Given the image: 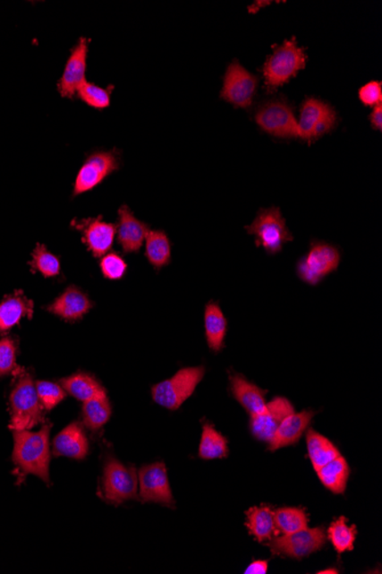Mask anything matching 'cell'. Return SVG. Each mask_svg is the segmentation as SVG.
<instances>
[{
  "label": "cell",
  "instance_id": "1",
  "mask_svg": "<svg viewBox=\"0 0 382 574\" xmlns=\"http://www.w3.org/2000/svg\"><path fill=\"white\" fill-rule=\"evenodd\" d=\"M49 424H45L37 433L15 430L13 462L19 483L24 481L27 475H35L49 485Z\"/></svg>",
  "mask_w": 382,
  "mask_h": 574
},
{
  "label": "cell",
  "instance_id": "2",
  "mask_svg": "<svg viewBox=\"0 0 382 574\" xmlns=\"http://www.w3.org/2000/svg\"><path fill=\"white\" fill-rule=\"evenodd\" d=\"M18 379L11 392V422L10 429L30 430L44 422V407L40 403L38 393L32 376L21 369L16 374Z\"/></svg>",
  "mask_w": 382,
  "mask_h": 574
},
{
  "label": "cell",
  "instance_id": "3",
  "mask_svg": "<svg viewBox=\"0 0 382 574\" xmlns=\"http://www.w3.org/2000/svg\"><path fill=\"white\" fill-rule=\"evenodd\" d=\"M307 55L305 48L299 47L297 39L285 40L275 48L273 55L267 57L261 72L268 93H274L302 69H305Z\"/></svg>",
  "mask_w": 382,
  "mask_h": 574
},
{
  "label": "cell",
  "instance_id": "4",
  "mask_svg": "<svg viewBox=\"0 0 382 574\" xmlns=\"http://www.w3.org/2000/svg\"><path fill=\"white\" fill-rule=\"evenodd\" d=\"M245 231L256 236L257 247L264 248L269 255H277L284 244L294 240L278 207L260 209L256 219L245 227Z\"/></svg>",
  "mask_w": 382,
  "mask_h": 574
},
{
  "label": "cell",
  "instance_id": "5",
  "mask_svg": "<svg viewBox=\"0 0 382 574\" xmlns=\"http://www.w3.org/2000/svg\"><path fill=\"white\" fill-rule=\"evenodd\" d=\"M204 375V366L181 368L171 379L153 385L151 397L156 404L170 411H176L192 396L197 385L202 382Z\"/></svg>",
  "mask_w": 382,
  "mask_h": 574
},
{
  "label": "cell",
  "instance_id": "6",
  "mask_svg": "<svg viewBox=\"0 0 382 574\" xmlns=\"http://www.w3.org/2000/svg\"><path fill=\"white\" fill-rule=\"evenodd\" d=\"M341 253L338 247L323 241L310 242V248L297 264V276L310 286H318L338 270Z\"/></svg>",
  "mask_w": 382,
  "mask_h": 574
},
{
  "label": "cell",
  "instance_id": "7",
  "mask_svg": "<svg viewBox=\"0 0 382 574\" xmlns=\"http://www.w3.org/2000/svg\"><path fill=\"white\" fill-rule=\"evenodd\" d=\"M138 474L134 467H127L112 457L106 458L102 477V495L106 501L121 504L139 498Z\"/></svg>",
  "mask_w": 382,
  "mask_h": 574
},
{
  "label": "cell",
  "instance_id": "8",
  "mask_svg": "<svg viewBox=\"0 0 382 574\" xmlns=\"http://www.w3.org/2000/svg\"><path fill=\"white\" fill-rule=\"evenodd\" d=\"M256 123L266 133L279 139L298 138V121L285 99H273L259 107Z\"/></svg>",
  "mask_w": 382,
  "mask_h": 574
},
{
  "label": "cell",
  "instance_id": "9",
  "mask_svg": "<svg viewBox=\"0 0 382 574\" xmlns=\"http://www.w3.org/2000/svg\"><path fill=\"white\" fill-rule=\"evenodd\" d=\"M327 539V533L323 527H306L290 535L271 539L269 548L274 555L302 560L326 546Z\"/></svg>",
  "mask_w": 382,
  "mask_h": 574
},
{
  "label": "cell",
  "instance_id": "10",
  "mask_svg": "<svg viewBox=\"0 0 382 574\" xmlns=\"http://www.w3.org/2000/svg\"><path fill=\"white\" fill-rule=\"evenodd\" d=\"M258 85V77L246 71L238 60H233L225 73L220 98L235 108H249L253 104Z\"/></svg>",
  "mask_w": 382,
  "mask_h": 574
},
{
  "label": "cell",
  "instance_id": "11",
  "mask_svg": "<svg viewBox=\"0 0 382 574\" xmlns=\"http://www.w3.org/2000/svg\"><path fill=\"white\" fill-rule=\"evenodd\" d=\"M118 169L119 154L117 150L97 151V153L90 154L83 167L78 171L72 195L78 196L94 190Z\"/></svg>",
  "mask_w": 382,
  "mask_h": 574
},
{
  "label": "cell",
  "instance_id": "12",
  "mask_svg": "<svg viewBox=\"0 0 382 574\" xmlns=\"http://www.w3.org/2000/svg\"><path fill=\"white\" fill-rule=\"evenodd\" d=\"M139 499L142 502H155L170 508L175 507L168 482L166 467L163 462L143 466L139 470Z\"/></svg>",
  "mask_w": 382,
  "mask_h": 574
},
{
  "label": "cell",
  "instance_id": "13",
  "mask_svg": "<svg viewBox=\"0 0 382 574\" xmlns=\"http://www.w3.org/2000/svg\"><path fill=\"white\" fill-rule=\"evenodd\" d=\"M293 413H294V407L289 399L284 397L274 398L270 403L266 404L264 412L259 416H250V433L258 441L269 442L282 422Z\"/></svg>",
  "mask_w": 382,
  "mask_h": 574
},
{
  "label": "cell",
  "instance_id": "14",
  "mask_svg": "<svg viewBox=\"0 0 382 574\" xmlns=\"http://www.w3.org/2000/svg\"><path fill=\"white\" fill-rule=\"evenodd\" d=\"M89 40L81 39L80 42L72 50L67 64H65L63 77L57 83V91L63 98L73 99L77 96V90L86 81V68H88Z\"/></svg>",
  "mask_w": 382,
  "mask_h": 574
},
{
  "label": "cell",
  "instance_id": "15",
  "mask_svg": "<svg viewBox=\"0 0 382 574\" xmlns=\"http://www.w3.org/2000/svg\"><path fill=\"white\" fill-rule=\"evenodd\" d=\"M72 227L83 236V242L96 257L105 256L112 249L117 228L106 223L101 217L84 220H72Z\"/></svg>",
  "mask_w": 382,
  "mask_h": 574
},
{
  "label": "cell",
  "instance_id": "16",
  "mask_svg": "<svg viewBox=\"0 0 382 574\" xmlns=\"http://www.w3.org/2000/svg\"><path fill=\"white\" fill-rule=\"evenodd\" d=\"M116 228L118 244L126 253H139L150 231L149 227L139 220L127 206L119 208Z\"/></svg>",
  "mask_w": 382,
  "mask_h": 574
},
{
  "label": "cell",
  "instance_id": "17",
  "mask_svg": "<svg viewBox=\"0 0 382 574\" xmlns=\"http://www.w3.org/2000/svg\"><path fill=\"white\" fill-rule=\"evenodd\" d=\"M229 390L250 416H256L265 411L266 396L268 391L250 382L238 373H230Z\"/></svg>",
  "mask_w": 382,
  "mask_h": 574
},
{
  "label": "cell",
  "instance_id": "18",
  "mask_svg": "<svg viewBox=\"0 0 382 574\" xmlns=\"http://www.w3.org/2000/svg\"><path fill=\"white\" fill-rule=\"evenodd\" d=\"M314 411H302L293 413L287 416L277 429L276 433L269 441V450H277L283 447L297 445L300 438L305 433L311 420L315 416Z\"/></svg>",
  "mask_w": 382,
  "mask_h": 574
},
{
  "label": "cell",
  "instance_id": "19",
  "mask_svg": "<svg viewBox=\"0 0 382 574\" xmlns=\"http://www.w3.org/2000/svg\"><path fill=\"white\" fill-rule=\"evenodd\" d=\"M53 454L84 460L89 454V441L80 424L73 422L64 429L53 441Z\"/></svg>",
  "mask_w": 382,
  "mask_h": 574
},
{
  "label": "cell",
  "instance_id": "20",
  "mask_svg": "<svg viewBox=\"0 0 382 574\" xmlns=\"http://www.w3.org/2000/svg\"><path fill=\"white\" fill-rule=\"evenodd\" d=\"M90 307H92V303L83 291L72 286L51 305L47 306V311L57 317L68 320V321H76V320L83 318Z\"/></svg>",
  "mask_w": 382,
  "mask_h": 574
},
{
  "label": "cell",
  "instance_id": "21",
  "mask_svg": "<svg viewBox=\"0 0 382 574\" xmlns=\"http://www.w3.org/2000/svg\"><path fill=\"white\" fill-rule=\"evenodd\" d=\"M34 304L21 291L7 296L0 302V334H6L18 325L22 318L32 317Z\"/></svg>",
  "mask_w": 382,
  "mask_h": 574
},
{
  "label": "cell",
  "instance_id": "22",
  "mask_svg": "<svg viewBox=\"0 0 382 574\" xmlns=\"http://www.w3.org/2000/svg\"><path fill=\"white\" fill-rule=\"evenodd\" d=\"M204 323L209 350L217 354L225 347V338L228 330L227 319L217 303L211 301L205 306Z\"/></svg>",
  "mask_w": 382,
  "mask_h": 574
},
{
  "label": "cell",
  "instance_id": "23",
  "mask_svg": "<svg viewBox=\"0 0 382 574\" xmlns=\"http://www.w3.org/2000/svg\"><path fill=\"white\" fill-rule=\"evenodd\" d=\"M332 108L331 105L327 104L316 98H307L300 109V118L298 121V138L307 141L311 145V134L315 125L322 120L326 114Z\"/></svg>",
  "mask_w": 382,
  "mask_h": 574
},
{
  "label": "cell",
  "instance_id": "24",
  "mask_svg": "<svg viewBox=\"0 0 382 574\" xmlns=\"http://www.w3.org/2000/svg\"><path fill=\"white\" fill-rule=\"evenodd\" d=\"M246 527L259 543L273 539L277 533L273 510L269 506L250 508L246 511Z\"/></svg>",
  "mask_w": 382,
  "mask_h": 574
},
{
  "label": "cell",
  "instance_id": "25",
  "mask_svg": "<svg viewBox=\"0 0 382 574\" xmlns=\"http://www.w3.org/2000/svg\"><path fill=\"white\" fill-rule=\"evenodd\" d=\"M318 475L320 483L330 490L332 493L343 494L346 491L349 475V469L346 458L339 455L335 460L327 463L322 468L316 471Z\"/></svg>",
  "mask_w": 382,
  "mask_h": 574
},
{
  "label": "cell",
  "instance_id": "26",
  "mask_svg": "<svg viewBox=\"0 0 382 574\" xmlns=\"http://www.w3.org/2000/svg\"><path fill=\"white\" fill-rule=\"evenodd\" d=\"M307 450L315 471L322 468L323 466L335 460L340 455L339 450L336 449L334 442L313 429L307 433Z\"/></svg>",
  "mask_w": 382,
  "mask_h": 574
},
{
  "label": "cell",
  "instance_id": "27",
  "mask_svg": "<svg viewBox=\"0 0 382 574\" xmlns=\"http://www.w3.org/2000/svg\"><path fill=\"white\" fill-rule=\"evenodd\" d=\"M112 416V405L106 391L84 401L83 420L84 424L92 432H98Z\"/></svg>",
  "mask_w": 382,
  "mask_h": 574
},
{
  "label": "cell",
  "instance_id": "28",
  "mask_svg": "<svg viewBox=\"0 0 382 574\" xmlns=\"http://www.w3.org/2000/svg\"><path fill=\"white\" fill-rule=\"evenodd\" d=\"M146 257L156 270L163 269L171 262V241L164 231L148 232Z\"/></svg>",
  "mask_w": 382,
  "mask_h": 574
},
{
  "label": "cell",
  "instance_id": "29",
  "mask_svg": "<svg viewBox=\"0 0 382 574\" xmlns=\"http://www.w3.org/2000/svg\"><path fill=\"white\" fill-rule=\"evenodd\" d=\"M61 385L65 391L83 403L105 391L102 385L92 375L86 374V373H77V374L65 377L61 380Z\"/></svg>",
  "mask_w": 382,
  "mask_h": 574
},
{
  "label": "cell",
  "instance_id": "30",
  "mask_svg": "<svg viewBox=\"0 0 382 574\" xmlns=\"http://www.w3.org/2000/svg\"><path fill=\"white\" fill-rule=\"evenodd\" d=\"M229 454L228 441L223 434L217 433L212 424L203 425L202 440H200L199 457L203 460H216L227 458Z\"/></svg>",
  "mask_w": 382,
  "mask_h": 574
},
{
  "label": "cell",
  "instance_id": "31",
  "mask_svg": "<svg viewBox=\"0 0 382 574\" xmlns=\"http://www.w3.org/2000/svg\"><path fill=\"white\" fill-rule=\"evenodd\" d=\"M356 535L357 530L355 525L348 527L344 516H341L335 522L332 523L327 530L328 539H330L339 555L340 553L354 549Z\"/></svg>",
  "mask_w": 382,
  "mask_h": 574
},
{
  "label": "cell",
  "instance_id": "32",
  "mask_svg": "<svg viewBox=\"0 0 382 574\" xmlns=\"http://www.w3.org/2000/svg\"><path fill=\"white\" fill-rule=\"evenodd\" d=\"M276 530L290 535L308 527V515L301 508H281L274 511Z\"/></svg>",
  "mask_w": 382,
  "mask_h": 574
},
{
  "label": "cell",
  "instance_id": "33",
  "mask_svg": "<svg viewBox=\"0 0 382 574\" xmlns=\"http://www.w3.org/2000/svg\"><path fill=\"white\" fill-rule=\"evenodd\" d=\"M113 90V85H110V88L104 89L101 86L84 81L78 88L76 97L80 98L84 104L92 107V108L101 110L108 108L110 106Z\"/></svg>",
  "mask_w": 382,
  "mask_h": 574
},
{
  "label": "cell",
  "instance_id": "34",
  "mask_svg": "<svg viewBox=\"0 0 382 574\" xmlns=\"http://www.w3.org/2000/svg\"><path fill=\"white\" fill-rule=\"evenodd\" d=\"M31 268L42 273L45 278L59 276L61 265L59 258L49 253L44 244H37L32 253Z\"/></svg>",
  "mask_w": 382,
  "mask_h": 574
},
{
  "label": "cell",
  "instance_id": "35",
  "mask_svg": "<svg viewBox=\"0 0 382 574\" xmlns=\"http://www.w3.org/2000/svg\"><path fill=\"white\" fill-rule=\"evenodd\" d=\"M36 390L38 393L40 403H42L44 409H47V411H51V409L56 407L65 398L64 389L60 385L47 382V381L37 382Z\"/></svg>",
  "mask_w": 382,
  "mask_h": 574
},
{
  "label": "cell",
  "instance_id": "36",
  "mask_svg": "<svg viewBox=\"0 0 382 574\" xmlns=\"http://www.w3.org/2000/svg\"><path fill=\"white\" fill-rule=\"evenodd\" d=\"M21 368L16 364V343L10 338L0 339V376L18 374Z\"/></svg>",
  "mask_w": 382,
  "mask_h": 574
},
{
  "label": "cell",
  "instance_id": "37",
  "mask_svg": "<svg viewBox=\"0 0 382 574\" xmlns=\"http://www.w3.org/2000/svg\"><path fill=\"white\" fill-rule=\"evenodd\" d=\"M102 274L109 280H119L125 277L127 264L121 255L116 253H106L100 261Z\"/></svg>",
  "mask_w": 382,
  "mask_h": 574
},
{
  "label": "cell",
  "instance_id": "38",
  "mask_svg": "<svg viewBox=\"0 0 382 574\" xmlns=\"http://www.w3.org/2000/svg\"><path fill=\"white\" fill-rule=\"evenodd\" d=\"M359 98L364 106L376 107L382 102V84L379 81H371L361 86Z\"/></svg>",
  "mask_w": 382,
  "mask_h": 574
},
{
  "label": "cell",
  "instance_id": "39",
  "mask_svg": "<svg viewBox=\"0 0 382 574\" xmlns=\"http://www.w3.org/2000/svg\"><path fill=\"white\" fill-rule=\"evenodd\" d=\"M336 123H338V115H336L334 107H332L326 114V116L315 125L313 134H311V141L314 142L322 138L324 134L331 133L335 128Z\"/></svg>",
  "mask_w": 382,
  "mask_h": 574
},
{
  "label": "cell",
  "instance_id": "40",
  "mask_svg": "<svg viewBox=\"0 0 382 574\" xmlns=\"http://www.w3.org/2000/svg\"><path fill=\"white\" fill-rule=\"evenodd\" d=\"M369 122H371L372 129L377 131L382 130V106L378 105L373 107L371 115H369Z\"/></svg>",
  "mask_w": 382,
  "mask_h": 574
},
{
  "label": "cell",
  "instance_id": "41",
  "mask_svg": "<svg viewBox=\"0 0 382 574\" xmlns=\"http://www.w3.org/2000/svg\"><path fill=\"white\" fill-rule=\"evenodd\" d=\"M268 571V561H254L250 567L245 570L246 574H266Z\"/></svg>",
  "mask_w": 382,
  "mask_h": 574
},
{
  "label": "cell",
  "instance_id": "42",
  "mask_svg": "<svg viewBox=\"0 0 382 574\" xmlns=\"http://www.w3.org/2000/svg\"><path fill=\"white\" fill-rule=\"evenodd\" d=\"M319 573H338V572H336V570H330V571H328V570H327V571H322V572H319Z\"/></svg>",
  "mask_w": 382,
  "mask_h": 574
}]
</instances>
